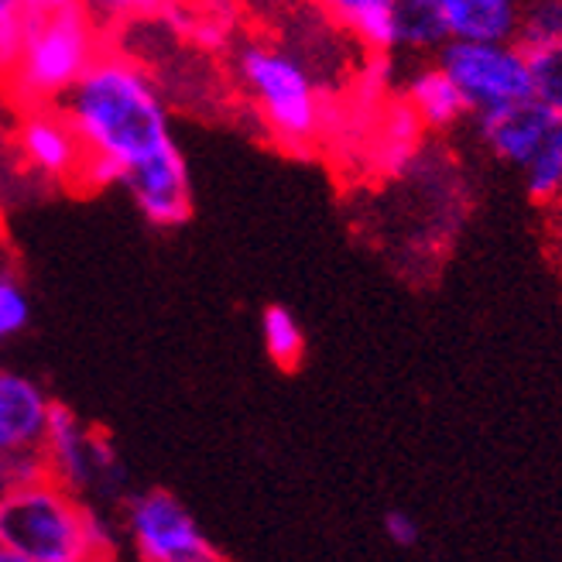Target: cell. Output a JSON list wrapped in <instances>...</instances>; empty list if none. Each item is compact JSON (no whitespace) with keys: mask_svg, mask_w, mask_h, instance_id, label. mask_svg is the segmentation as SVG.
<instances>
[{"mask_svg":"<svg viewBox=\"0 0 562 562\" xmlns=\"http://www.w3.org/2000/svg\"><path fill=\"white\" fill-rule=\"evenodd\" d=\"M82 148L121 165V189L158 231L192 216V179L158 82L127 55L100 52L59 103Z\"/></svg>","mask_w":562,"mask_h":562,"instance_id":"6da1fadb","label":"cell"},{"mask_svg":"<svg viewBox=\"0 0 562 562\" xmlns=\"http://www.w3.org/2000/svg\"><path fill=\"white\" fill-rule=\"evenodd\" d=\"M0 549L27 562H110L114 531L82 494L45 476L0 497Z\"/></svg>","mask_w":562,"mask_h":562,"instance_id":"7a4b0ae2","label":"cell"},{"mask_svg":"<svg viewBox=\"0 0 562 562\" xmlns=\"http://www.w3.org/2000/svg\"><path fill=\"white\" fill-rule=\"evenodd\" d=\"M234 72L261 127L295 155L313 151L326 131V97L302 52L250 38L234 52Z\"/></svg>","mask_w":562,"mask_h":562,"instance_id":"3957f363","label":"cell"},{"mask_svg":"<svg viewBox=\"0 0 562 562\" xmlns=\"http://www.w3.org/2000/svg\"><path fill=\"white\" fill-rule=\"evenodd\" d=\"M103 52L93 11L72 0V4L35 14L18 52L8 63V87L24 106H55L69 97L97 55Z\"/></svg>","mask_w":562,"mask_h":562,"instance_id":"277c9868","label":"cell"},{"mask_svg":"<svg viewBox=\"0 0 562 562\" xmlns=\"http://www.w3.org/2000/svg\"><path fill=\"white\" fill-rule=\"evenodd\" d=\"M439 66L463 93L470 117L494 114V110L531 100L528 55L512 42H463L446 38L439 48Z\"/></svg>","mask_w":562,"mask_h":562,"instance_id":"5b68a950","label":"cell"},{"mask_svg":"<svg viewBox=\"0 0 562 562\" xmlns=\"http://www.w3.org/2000/svg\"><path fill=\"white\" fill-rule=\"evenodd\" d=\"M48 476L76 494L106 491L114 494L124 484V467L114 442L103 432L90 429L69 405L52 402L48 418L38 439Z\"/></svg>","mask_w":562,"mask_h":562,"instance_id":"8992f818","label":"cell"},{"mask_svg":"<svg viewBox=\"0 0 562 562\" xmlns=\"http://www.w3.org/2000/svg\"><path fill=\"white\" fill-rule=\"evenodd\" d=\"M124 528L137 562H227L203 525L168 491H140L127 497Z\"/></svg>","mask_w":562,"mask_h":562,"instance_id":"52a82bcc","label":"cell"},{"mask_svg":"<svg viewBox=\"0 0 562 562\" xmlns=\"http://www.w3.org/2000/svg\"><path fill=\"white\" fill-rule=\"evenodd\" d=\"M18 148L35 176L52 179V182H69L79 176L82 165V140L66 117V110L55 106H27V117L21 121L18 131Z\"/></svg>","mask_w":562,"mask_h":562,"instance_id":"ba28073f","label":"cell"},{"mask_svg":"<svg viewBox=\"0 0 562 562\" xmlns=\"http://www.w3.org/2000/svg\"><path fill=\"white\" fill-rule=\"evenodd\" d=\"M559 114L546 110L536 100H525L515 106L494 110V114H481L476 117V134H481L484 148L512 168H521L536 158V151L549 140V134L559 127Z\"/></svg>","mask_w":562,"mask_h":562,"instance_id":"9c48e42d","label":"cell"},{"mask_svg":"<svg viewBox=\"0 0 562 562\" xmlns=\"http://www.w3.org/2000/svg\"><path fill=\"white\" fill-rule=\"evenodd\" d=\"M402 100L408 103L422 131H453L470 117L463 93L439 63L412 69L402 82Z\"/></svg>","mask_w":562,"mask_h":562,"instance_id":"30bf717a","label":"cell"},{"mask_svg":"<svg viewBox=\"0 0 562 562\" xmlns=\"http://www.w3.org/2000/svg\"><path fill=\"white\" fill-rule=\"evenodd\" d=\"M48 405V395L32 378L0 371V453L18 446H38Z\"/></svg>","mask_w":562,"mask_h":562,"instance_id":"8fae6325","label":"cell"},{"mask_svg":"<svg viewBox=\"0 0 562 562\" xmlns=\"http://www.w3.org/2000/svg\"><path fill=\"white\" fill-rule=\"evenodd\" d=\"M446 38L512 42L518 32L521 0H436Z\"/></svg>","mask_w":562,"mask_h":562,"instance_id":"7c38bea8","label":"cell"},{"mask_svg":"<svg viewBox=\"0 0 562 562\" xmlns=\"http://www.w3.org/2000/svg\"><path fill=\"white\" fill-rule=\"evenodd\" d=\"M316 8L371 55L398 52L395 0H316Z\"/></svg>","mask_w":562,"mask_h":562,"instance_id":"4fadbf2b","label":"cell"},{"mask_svg":"<svg viewBox=\"0 0 562 562\" xmlns=\"http://www.w3.org/2000/svg\"><path fill=\"white\" fill-rule=\"evenodd\" d=\"M261 344H265V353L271 357V363L281 371H295L302 363L305 333L289 305L271 302L261 313Z\"/></svg>","mask_w":562,"mask_h":562,"instance_id":"5bb4252c","label":"cell"},{"mask_svg":"<svg viewBox=\"0 0 562 562\" xmlns=\"http://www.w3.org/2000/svg\"><path fill=\"white\" fill-rule=\"evenodd\" d=\"M398 52H432L446 42L436 0H395Z\"/></svg>","mask_w":562,"mask_h":562,"instance_id":"9a60e30c","label":"cell"},{"mask_svg":"<svg viewBox=\"0 0 562 562\" xmlns=\"http://www.w3.org/2000/svg\"><path fill=\"white\" fill-rule=\"evenodd\" d=\"M521 179H525L528 200L536 206H552L559 200V189H562V121L549 134L546 145L536 151V158L521 168Z\"/></svg>","mask_w":562,"mask_h":562,"instance_id":"2e32d148","label":"cell"},{"mask_svg":"<svg viewBox=\"0 0 562 562\" xmlns=\"http://www.w3.org/2000/svg\"><path fill=\"white\" fill-rule=\"evenodd\" d=\"M515 42L525 52L562 45V0H521Z\"/></svg>","mask_w":562,"mask_h":562,"instance_id":"e0dca14e","label":"cell"},{"mask_svg":"<svg viewBox=\"0 0 562 562\" xmlns=\"http://www.w3.org/2000/svg\"><path fill=\"white\" fill-rule=\"evenodd\" d=\"M528 76H531V100L562 117V45L531 48Z\"/></svg>","mask_w":562,"mask_h":562,"instance_id":"ac0fdd59","label":"cell"},{"mask_svg":"<svg viewBox=\"0 0 562 562\" xmlns=\"http://www.w3.org/2000/svg\"><path fill=\"white\" fill-rule=\"evenodd\" d=\"M45 476H48V467L38 446H18L0 453V497L32 487L45 481Z\"/></svg>","mask_w":562,"mask_h":562,"instance_id":"d6986e66","label":"cell"},{"mask_svg":"<svg viewBox=\"0 0 562 562\" xmlns=\"http://www.w3.org/2000/svg\"><path fill=\"white\" fill-rule=\"evenodd\" d=\"M32 323V299H27L18 274L0 271V347L11 344Z\"/></svg>","mask_w":562,"mask_h":562,"instance_id":"ffe728a7","label":"cell"},{"mask_svg":"<svg viewBox=\"0 0 562 562\" xmlns=\"http://www.w3.org/2000/svg\"><path fill=\"white\" fill-rule=\"evenodd\" d=\"M32 18L35 14L27 11L21 0H0V59H4V63H11V55L18 52Z\"/></svg>","mask_w":562,"mask_h":562,"instance_id":"44dd1931","label":"cell"},{"mask_svg":"<svg viewBox=\"0 0 562 562\" xmlns=\"http://www.w3.org/2000/svg\"><path fill=\"white\" fill-rule=\"evenodd\" d=\"M384 536L391 546H398V549H415L418 539H422V528L418 521L408 515V512H387L384 515Z\"/></svg>","mask_w":562,"mask_h":562,"instance_id":"7402d4cb","label":"cell"},{"mask_svg":"<svg viewBox=\"0 0 562 562\" xmlns=\"http://www.w3.org/2000/svg\"><path fill=\"white\" fill-rule=\"evenodd\" d=\"M176 0H114V18H148L165 14Z\"/></svg>","mask_w":562,"mask_h":562,"instance_id":"603a6c76","label":"cell"},{"mask_svg":"<svg viewBox=\"0 0 562 562\" xmlns=\"http://www.w3.org/2000/svg\"><path fill=\"white\" fill-rule=\"evenodd\" d=\"M21 4L32 14H48V11H59V8L72 4V0H21Z\"/></svg>","mask_w":562,"mask_h":562,"instance_id":"cb8c5ba5","label":"cell"},{"mask_svg":"<svg viewBox=\"0 0 562 562\" xmlns=\"http://www.w3.org/2000/svg\"><path fill=\"white\" fill-rule=\"evenodd\" d=\"M549 210H552V216L559 220V227H562V189H559V200H555V203H552Z\"/></svg>","mask_w":562,"mask_h":562,"instance_id":"d4e9b609","label":"cell"},{"mask_svg":"<svg viewBox=\"0 0 562 562\" xmlns=\"http://www.w3.org/2000/svg\"><path fill=\"white\" fill-rule=\"evenodd\" d=\"M0 562H27V559H21V555H11V552L0 549Z\"/></svg>","mask_w":562,"mask_h":562,"instance_id":"484cf974","label":"cell"},{"mask_svg":"<svg viewBox=\"0 0 562 562\" xmlns=\"http://www.w3.org/2000/svg\"><path fill=\"white\" fill-rule=\"evenodd\" d=\"M4 66H8V63H4V59H0V72H4Z\"/></svg>","mask_w":562,"mask_h":562,"instance_id":"4316f807","label":"cell"}]
</instances>
